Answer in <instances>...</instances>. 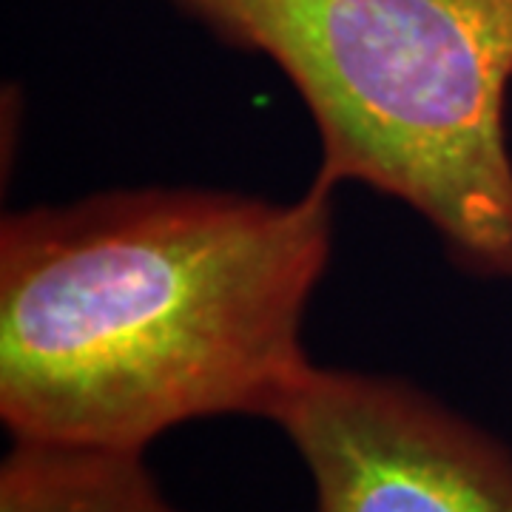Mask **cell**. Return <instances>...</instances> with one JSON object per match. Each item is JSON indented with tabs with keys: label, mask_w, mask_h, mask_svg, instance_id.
<instances>
[{
	"label": "cell",
	"mask_w": 512,
	"mask_h": 512,
	"mask_svg": "<svg viewBox=\"0 0 512 512\" xmlns=\"http://www.w3.org/2000/svg\"><path fill=\"white\" fill-rule=\"evenodd\" d=\"M333 185L293 202L134 188L0 225V419L12 439L146 450L279 407L333 248Z\"/></svg>",
	"instance_id": "1"
},
{
	"label": "cell",
	"mask_w": 512,
	"mask_h": 512,
	"mask_svg": "<svg viewBox=\"0 0 512 512\" xmlns=\"http://www.w3.org/2000/svg\"><path fill=\"white\" fill-rule=\"evenodd\" d=\"M143 453L15 439L0 464V512H183Z\"/></svg>",
	"instance_id": "4"
},
{
	"label": "cell",
	"mask_w": 512,
	"mask_h": 512,
	"mask_svg": "<svg viewBox=\"0 0 512 512\" xmlns=\"http://www.w3.org/2000/svg\"><path fill=\"white\" fill-rule=\"evenodd\" d=\"M316 512H512V453L404 379L313 365L279 407Z\"/></svg>",
	"instance_id": "3"
},
{
	"label": "cell",
	"mask_w": 512,
	"mask_h": 512,
	"mask_svg": "<svg viewBox=\"0 0 512 512\" xmlns=\"http://www.w3.org/2000/svg\"><path fill=\"white\" fill-rule=\"evenodd\" d=\"M171 3L291 80L316 180L402 200L461 271L512 279V0Z\"/></svg>",
	"instance_id": "2"
}]
</instances>
